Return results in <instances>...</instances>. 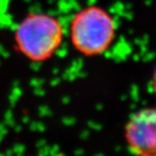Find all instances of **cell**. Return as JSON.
Returning a JSON list of instances; mask_svg holds the SVG:
<instances>
[{
    "mask_svg": "<svg viewBox=\"0 0 156 156\" xmlns=\"http://www.w3.org/2000/svg\"><path fill=\"white\" fill-rule=\"evenodd\" d=\"M117 32L114 18L97 6L78 12L71 22L70 34L75 49L85 55H97L112 44Z\"/></svg>",
    "mask_w": 156,
    "mask_h": 156,
    "instance_id": "6da1fadb",
    "label": "cell"
},
{
    "mask_svg": "<svg viewBox=\"0 0 156 156\" xmlns=\"http://www.w3.org/2000/svg\"><path fill=\"white\" fill-rule=\"evenodd\" d=\"M63 29L59 21L48 14H32L26 17L16 30L19 49L33 61H43L60 46Z\"/></svg>",
    "mask_w": 156,
    "mask_h": 156,
    "instance_id": "7a4b0ae2",
    "label": "cell"
},
{
    "mask_svg": "<svg viewBox=\"0 0 156 156\" xmlns=\"http://www.w3.org/2000/svg\"><path fill=\"white\" fill-rule=\"evenodd\" d=\"M125 139L136 156H156V108H143L130 117Z\"/></svg>",
    "mask_w": 156,
    "mask_h": 156,
    "instance_id": "3957f363",
    "label": "cell"
},
{
    "mask_svg": "<svg viewBox=\"0 0 156 156\" xmlns=\"http://www.w3.org/2000/svg\"><path fill=\"white\" fill-rule=\"evenodd\" d=\"M152 87H153V90L156 94V70L153 73V77H152Z\"/></svg>",
    "mask_w": 156,
    "mask_h": 156,
    "instance_id": "277c9868",
    "label": "cell"
}]
</instances>
